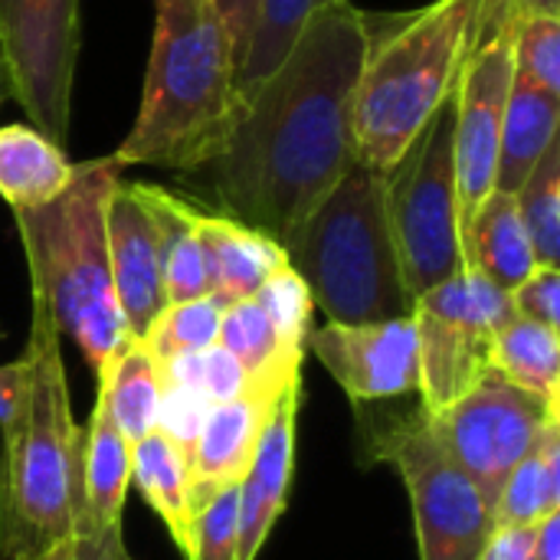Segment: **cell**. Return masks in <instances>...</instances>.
<instances>
[{
    "label": "cell",
    "mask_w": 560,
    "mask_h": 560,
    "mask_svg": "<svg viewBox=\"0 0 560 560\" xmlns=\"http://www.w3.org/2000/svg\"><path fill=\"white\" fill-rule=\"evenodd\" d=\"M236 515L240 486L217 492L194 515V541L187 560H236Z\"/></svg>",
    "instance_id": "cell-34"
},
{
    "label": "cell",
    "mask_w": 560,
    "mask_h": 560,
    "mask_svg": "<svg viewBox=\"0 0 560 560\" xmlns=\"http://www.w3.org/2000/svg\"><path fill=\"white\" fill-rule=\"evenodd\" d=\"M131 486L164 522L177 551L187 558L194 541V509L187 489V459L158 430L131 446Z\"/></svg>",
    "instance_id": "cell-23"
},
{
    "label": "cell",
    "mask_w": 560,
    "mask_h": 560,
    "mask_svg": "<svg viewBox=\"0 0 560 560\" xmlns=\"http://www.w3.org/2000/svg\"><path fill=\"white\" fill-rule=\"evenodd\" d=\"M105 243H108V269L115 299L121 305L125 325L131 338H141L148 325L167 305L161 285V259H158V233L148 207L135 194L131 184L118 180L105 203Z\"/></svg>",
    "instance_id": "cell-13"
},
{
    "label": "cell",
    "mask_w": 560,
    "mask_h": 560,
    "mask_svg": "<svg viewBox=\"0 0 560 560\" xmlns=\"http://www.w3.org/2000/svg\"><path fill=\"white\" fill-rule=\"evenodd\" d=\"M341 3V0H262L249 43L243 49L240 69H236V95L240 102L285 59L289 46L302 33L312 13Z\"/></svg>",
    "instance_id": "cell-27"
},
{
    "label": "cell",
    "mask_w": 560,
    "mask_h": 560,
    "mask_svg": "<svg viewBox=\"0 0 560 560\" xmlns=\"http://www.w3.org/2000/svg\"><path fill=\"white\" fill-rule=\"evenodd\" d=\"M423 417L443 453L495 509V499L515 466L535 450L548 427L560 423V407L509 384L495 371H486L456 404L436 413L423 410Z\"/></svg>",
    "instance_id": "cell-9"
},
{
    "label": "cell",
    "mask_w": 560,
    "mask_h": 560,
    "mask_svg": "<svg viewBox=\"0 0 560 560\" xmlns=\"http://www.w3.org/2000/svg\"><path fill=\"white\" fill-rule=\"evenodd\" d=\"M158 371H161V384L190 387V390L203 394L213 407L223 404V400H233V397H240L246 390V371L220 345L167 358V361L158 364Z\"/></svg>",
    "instance_id": "cell-32"
},
{
    "label": "cell",
    "mask_w": 560,
    "mask_h": 560,
    "mask_svg": "<svg viewBox=\"0 0 560 560\" xmlns=\"http://www.w3.org/2000/svg\"><path fill=\"white\" fill-rule=\"evenodd\" d=\"M384 200L400 276L413 299L466 269L453 167V95L384 174Z\"/></svg>",
    "instance_id": "cell-7"
},
{
    "label": "cell",
    "mask_w": 560,
    "mask_h": 560,
    "mask_svg": "<svg viewBox=\"0 0 560 560\" xmlns=\"http://www.w3.org/2000/svg\"><path fill=\"white\" fill-rule=\"evenodd\" d=\"M515 79L560 95V16H512Z\"/></svg>",
    "instance_id": "cell-33"
},
{
    "label": "cell",
    "mask_w": 560,
    "mask_h": 560,
    "mask_svg": "<svg viewBox=\"0 0 560 560\" xmlns=\"http://www.w3.org/2000/svg\"><path fill=\"white\" fill-rule=\"evenodd\" d=\"M95 377H98V394L105 397L108 413L128 446H138L144 436L158 430L161 371L151 351L138 338H131Z\"/></svg>",
    "instance_id": "cell-24"
},
{
    "label": "cell",
    "mask_w": 560,
    "mask_h": 560,
    "mask_svg": "<svg viewBox=\"0 0 560 560\" xmlns=\"http://www.w3.org/2000/svg\"><path fill=\"white\" fill-rule=\"evenodd\" d=\"M489 0H433L404 16H368L354 92L358 161L387 174L450 102Z\"/></svg>",
    "instance_id": "cell-5"
},
{
    "label": "cell",
    "mask_w": 560,
    "mask_h": 560,
    "mask_svg": "<svg viewBox=\"0 0 560 560\" xmlns=\"http://www.w3.org/2000/svg\"><path fill=\"white\" fill-rule=\"evenodd\" d=\"M368 13L351 0L308 16L285 59L240 102L217 154L194 174L220 213L289 243L325 194L358 164L354 92Z\"/></svg>",
    "instance_id": "cell-1"
},
{
    "label": "cell",
    "mask_w": 560,
    "mask_h": 560,
    "mask_svg": "<svg viewBox=\"0 0 560 560\" xmlns=\"http://www.w3.org/2000/svg\"><path fill=\"white\" fill-rule=\"evenodd\" d=\"M305 351H312L354 407L390 404L417 394L420 354L413 315L312 328Z\"/></svg>",
    "instance_id": "cell-12"
},
{
    "label": "cell",
    "mask_w": 560,
    "mask_h": 560,
    "mask_svg": "<svg viewBox=\"0 0 560 560\" xmlns=\"http://www.w3.org/2000/svg\"><path fill=\"white\" fill-rule=\"evenodd\" d=\"M512 308L518 318L538 322L545 328H560V269L535 266V272L518 282L512 292Z\"/></svg>",
    "instance_id": "cell-36"
},
{
    "label": "cell",
    "mask_w": 560,
    "mask_h": 560,
    "mask_svg": "<svg viewBox=\"0 0 560 560\" xmlns=\"http://www.w3.org/2000/svg\"><path fill=\"white\" fill-rule=\"evenodd\" d=\"M259 3L262 0H217V10L230 30V39L236 46V69H240V59H243V49L249 43V33H253V23H256V13H259Z\"/></svg>",
    "instance_id": "cell-39"
},
{
    "label": "cell",
    "mask_w": 560,
    "mask_h": 560,
    "mask_svg": "<svg viewBox=\"0 0 560 560\" xmlns=\"http://www.w3.org/2000/svg\"><path fill=\"white\" fill-rule=\"evenodd\" d=\"M413 308L446 318V322H456V325H466L489 338L515 318L512 295L476 269H463V272L443 279L440 285H433L430 292L417 295Z\"/></svg>",
    "instance_id": "cell-28"
},
{
    "label": "cell",
    "mask_w": 560,
    "mask_h": 560,
    "mask_svg": "<svg viewBox=\"0 0 560 560\" xmlns=\"http://www.w3.org/2000/svg\"><path fill=\"white\" fill-rule=\"evenodd\" d=\"M223 308L226 305L217 295L164 305L161 315L148 325V331L138 341L151 351V358L158 364L167 358H177V354L203 351V348L217 345Z\"/></svg>",
    "instance_id": "cell-30"
},
{
    "label": "cell",
    "mask_w": 560,
    "mask_h": 560,
    "mask_svg": "<svg viewBox=\"0 0 560 560\" xmlns=\"http://www.w3.org/2000/svg\"><path fill=\"white\" fill-rule=\"evenodd\" d=\"M560 512V423L548 427L535 450L515 466L502 486L492 522L499 525H538Z\"/></svg>",
    "instance_id": "cell-26"
},
{
    "label": "cell",
    "mask_w": 560,
    "mask_h": 560,
    "mask_svg": "<svg viewBox=\"0 0 560 560\" xmlns=\"http://www.w3.org/2000/svg\"><path fill=\"white\" fill-rule=\"evenodd\" d=\"M36 560H72V541H62V545H56L52 551H46L43 558Z\"/></svg>",
    "instance_id": "cell-42"
},
{
    "label": "cell",
    "mask_w": 560,
    "mask_h": 560,
    "mask_svg": "<svg viewBox=\"0 0 560 560\" xmlns=\"http://www.w3.org/2000/svg\"><path fill=\"white\" fill-rule=\"evenodd\" d=\"M463 259L466 269L482 272L499 289L512 292L535 272V249L525 233V223L515 207V194L492 190L489 200L479 207L476 220L463 236Z\"/></svg>",
    "instance_id": "cell-22"
},
{
    "label": "cell",
    "mask_w": 560,
    "mask_h": 560,
    "mask_svg": "<svg viewBox=\"0 0 560 560\" xmlns=\"http://www.w3.org/2000/svg\"><path fill=\"white\" fill-rule=\"evenodd\" d=\"M515 207L535 249L538 266H560V144L555 141L525 184L515 190Z\"/></svg>",
    "instance_id": "cell-29"
},
{
    "label": "cell",
    "mask_w": 560,
    "mask_h": 560,
    "mask_svg": "<svg viewBox=\"0 0 560 560\" xmlns=\"http://www.w3.org/2000/svg\"><path fill=\"white\" fill-rule=\"evenodd\" d=\"M118 180L121 167L112 154L82 161L56 200L36 210H13L33 305L52 318L59 335L75 341L95 374L131 341L105 243V203Z\"/></svg>",
    "instance_id": "cell-4"
},
{
    "label": "cell",
    "mask_w": 560,
    "mask_h": 560,
    "mask_svg": "<svg viewBox=\"0 0 560 560\" xmlns=\"http://www.w3.org/2000/svg\"><path fill=\"white\" fill-rule=\"evenodd\" d=\"M118 545H121V528L92 532L85 525H75V535H72V560H115Z\"/></svg>",
    "instance_id": "cell-40"
},
{
    "label": "cell",
    "mask_w": 560,
    "mask_h": 560,
    "mask_svg": "<svg viewBox=\"0 0 560 560\" xmlns=\"http://www.w3.org/2000/svg\"><path fill=\"white\" fill-rule=\"evenodd\" d=\"M535 555V525H499L482 545L476 560H532Z\"/></svg>",
    "instance_id": "cell-38"
},
{
    "label": "cell",
    "mask_w": 560,
    "mask_h": 560,
    "mask_svg": "<svg viewBox=\"0 0 560 560\" xmlns=\"http://www.w3.org/2000/svg\"><path fill=\"white\" fill-rule=\"evenodd\" d=\"M420 354V410L436 413L469 394L489 371V335L413 308Z\"/></svg>",
    "instance_id": "cell-17"
},
{
    "label": "cell",
    "mask_w": 560,
    "mask_h": 560,
    "mask_svg": "<svg viewBox=\"0 0 560 560\" xmlns=\"http://www.w3.org/2000/svg\"><path fill=\"white\" fill-rule=\"evenodd\" d=\"M560 95L535 89L512 75L502 135H499V167H495V190L515 194L545 151L558 141Z\"/></svg>",
    "instance_id": "cell-21"
},
{
    "label": "cell",
    "mask_w": 560,
    "mask_h": 560,
    "mask_svg": "<svg viewBox=\"0 0 560 560\" xmlns=\"http://www.w3.org/2000/svg\"><path fill=\"white\" fill-rule=\"evenodd\" d=\"M66 148L30 121L0 125V197L10 210H36L72 184Z\"/></svg>",
    "instance_id": "cell-20"
},
{
    "label": "cell",
    "mask_w": 560,
    "mask_h": 560,
    "mask_svg": "<svg viewBox=\"0 0 560 560\" xmlns=\"http://www.w3.org/2000/svg\"><path fill=\"white\" fill-rule=\"evenodd\" d=\"M532 560H560V512L535 525V555Z\"/></svg>",
    "instance_id": "cell-41"
},
{
    "label": "cell",
    "mask_w": 560,
    "mask_h": 560,
    "mask_svg": "<svg viewBox=\"0 0 560 560\" xmlns=\"http://www.w3.org/2000/svg\"><path fill=\"white\" fill-rule=\"evenodd\" d=\"M253 299L259 302V308L266 312V318L276 331L279 354L292 364H302L305 341L312 331V315H315V302H312V292L302 282V276L285 262L259 285V292Z\"/></svg>",
    "instance_id": "cell-31"
},
{
    "label": "cell",
    "mask_w": 560,
    "mask_h": 560,
    "mask_svg": "<svg viewBox=\"0 0 560 560\" xmlns=\"http://www.w3.org/2000/svg\"><path fill=\"white\" fill-rule=\"evenodd\" d=\"M197 236H200V249L207 262L210 295H217L223 305L253 299L259 285L289 262L282 243H276L262 230H253L226 213L200 210Z\"/></svg>",
    "instance_id": "cell-16"
},
{
    "label": "cell",
    "mask_w": 560,
    "mask_h": 560,
    "mask_svg": "<svg viewBox=\"0 0 560 560\" xmlns=\"http://www.w3.org/2000/svg\"><path fill=\"white\" fill-rule=\"evenodd\" d=\"M26 387H30V361L26 358L0 364V433H7L20 420L23 404H26Z\"/></svg>",
    "instance_id": "cell-37"
},
{
    "label": "cell",
    "mask_w": 560,
    "mask_h": 560,
    "mask_svg": "<svg viewBox=\"0 0 560 560\" xmlns=\"http://www.w3.org/2000/svg\"><path fill=\"white\" fill-rule=\"evenodd\" d=\"M285 256L331 325L413 315L417 299L400 276L384 174L361 161L302 220L285 243Z\"/></svg>",
    "instance_id": "cell-6"
},
{
    "label": "cell",
    "mask_w": 560,
    "mask_h": 560,
    "mask_svg": "<svg viewBox=\"0 0 560 560\" xmlns=\"http://www.w3.org/2000/svg\"><path fill=\"white\" fill-rule=\"evenodd\" d=\"M489 371L560 407V335L528 318H512L489 341Z\"/></svg>",
    "instance_id": "cell-25"
},
{
    "label": "cell",
    "mask_w": 560,
    "mask_h": 560,
    "mask_svg": "<svg viewBox=\"0 0 560 560\" xmlns=\"http://www.w3.org/2000/svg\"><path fill=\"white\" fill-rule=\"evenodd\" d=\"M79 0H0V59L10 98L66 148L79 59Z\"/></svg>",
    "instance_id": "cell-11"
},
{
    "label": "cell",
    "mask_w": 560,
    "mask_h": 560,
    "mask_svg": "<svg viewBox=\"0 0 560 560\" xmlns=\"http://www.w3.org/2000/svg\"><path fill=\"white\" fill-rule=\"evenodd\" d=\"M364 453L397 469L407 486L420 560H476L495 522L492 505L469 476L443 453L423 410L404 417H374L361 430Z\"/></svg>",
    "instance_id": "cell-8"
},
{
    "label": "cell",
    "mask_w": 560,
    "mask_h": 560,
    "mask_svg": "<svg viewBox=\"0 0 560 560\" xmlns=\"http://www.w3.org/2000/svg\"><path fill=\"white\" fill-rule=\"evenodd\" d=\"M59 341L52 318L33 305L26 404L0 450V560H36L75 535L85 427L72 420Z\"/></svg>",
    "instance_id": "cell-3"
},
{
    "label": "cell",
    "mask_w": 560,
    "mask_h": 560,
    "mask_svg": "<svg viewBox=\"0 0 560 560\" xmlns=\"http://www.w3.org/2000/svg\"><path fill=\"white\" fill-rule=\"evenodd\" d=\"M512 30L515 20L505 0H489L482 26L463 59L453 89V167L459 200V240L479 207L495 190L499 135L512 89Z\"/></svg>",
    "instance_id": "cell-10"
},
{
    "label": "cell",
    "mask_w": 560,
    "mask_h": 560,
    "mask_svg": "<svg viewBox=\"0 0 560 560\" xmlns=\"http://www.w3.org/2000/svg\"><path fill=\"white\" fill-rule=\"evenodd\" d=\"M131 187L148 207L154 233H158L161 285H164L167 305L210 295L207 262H203V249L197 236L200 210L190 200L171 194L167 187H158V184H131Z\"/></svg>",
    "instance_id": "cell-19"
},
{
    "label": "cell",
    "mask_w": 560,
    "mask_h": 560,
    "mask_svg": "<svg viewBox=\"0 0 560 560\" xmlns=\"http://www.w3.org/2000/svg\"><path fill=\"white\" fill-rule=\"evenodd\" d=\"M282 400V397H279ZM276 397L246 387L240 397L210 407L200 440L187 459V489L194 515L223 489H236L256 456L259 436L279 407Z\"/></svg>",
    "instance_id": "cell-14"
},
{
    "label": "cell",
    "mask_w": 560,
    "mask_h": 560,
    "mask_svg": "<svg viewBox=\"0 0 560 560\" xmlns=\"http://www.w3.org/2000/svg\"><path fill=\"white\" fill-rule=\"evenodd\" d=\"M210 400L190 387H177V384H161V404H158V433L174 443L180 450L184 459H190L200 430L207 423L210 413Z\"/></svg>",
    "instance_id": "cell-35"
},
{
    "label": "cell",
    "mask_w": 560,
    "mask_h": 560,
    "mask_svg": "<svg viewBox=\"0 0 560 560\" xmlns=\"http://www.w3.org/2000/svg\"><path fill=\"white\" fill-rule=\"evenodd\" d=\"M131 486V446L115 427L105 397H95L82 440V509L75 525L92 532L121 528L125 495Z\"/></svg>",
    "instance_id": "cell-18"
},
{
    "label": "cell",
    "mask_w": 560,
    "mask_h": 560,
    "mask_svg": "<svg viewBox=\"0 0 560 560\" xmlns=\"http://www.w3.org/2000/svg\"><path fill=\"white\" fill-rule=\"evenodd\" d=\"M302 404V384L292 387L272 410L253 466L240 482V515H236V560H256L266 548L276 522L285 512L292 469H295V420Z\"/></svg>",
    "instance_id": "cell-15"
},
{
    "label": "cell",
    "mask_w": 560,
    "mask_h": 560,
    "mask_svg": "<svg viewBox=\"0 0 560 560\" xmlns=\"http://www.w3.org/2000/svg\"><path fill=\"white\" fill-rule=\"evenodd\" d=\"M115 560H135L131 555H128V548H125V541L118 545V551H115Z\"/></svg>",
    "instance_id": "cell-44"
},
{
    "label": "cell",
    "mask_w": 560,
    "mask_h": 560,
    "mask_svg": "<svg viewBox=\"0 0 560 560\" xmlns=\"http://www.w3.org/2000/svg\"><path fill=\"white\" fill-rule=\"evenodd\" d=\"M10 98V82H7V69H3V59H0V105Z\"/></svg>",
    "instance_id": "cell-43"
},
{
    "label": "cell",
    "mask_w": 560,
    "mask_h": 560,
    "mask_svg": "<svg viewBox=\"0 0 560 560\" xmlns=\"http://www.w3.org/2000/svg\"><path fill=\"white\" fill-rule=\"evenodd\" d=\"M240 112L236 46L217 0H154V39L118 167L200 171Z\"/></svg>",
    "instance_id": "cell-2"
}]
</instances>
